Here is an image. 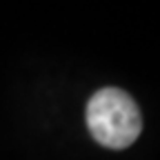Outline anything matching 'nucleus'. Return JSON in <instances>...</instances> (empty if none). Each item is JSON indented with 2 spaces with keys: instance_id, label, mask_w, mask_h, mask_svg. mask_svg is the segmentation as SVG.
<instances>
[{
  "instance_id": "nucleus-1",
  "label": "nucleus",
  "mask_w": 160,
  "mask_h": 160,
  "mask_svg": "<svg viewBox=\"0 0 160 160\" xmlns=\"http://www.w3.org/2000/svg\"><path fill=\"white\" fill-rule=\"evenodd\" d=\"M87 129L107 149L131 147L142 131V116L136 100L118 87L98 89L87 102Z\"/></svg>"
}]
</instances>
